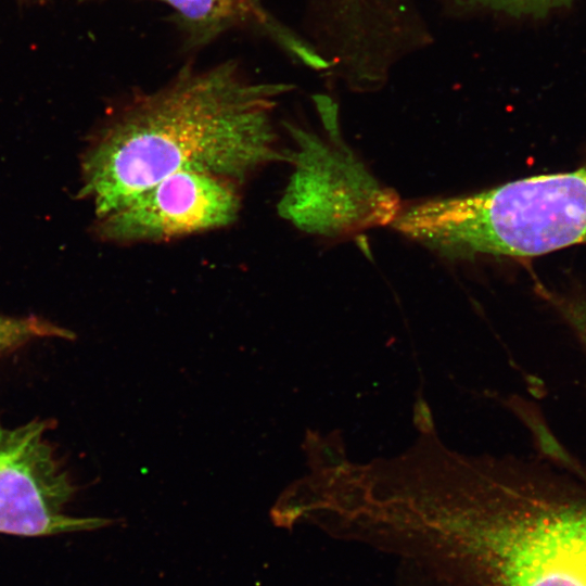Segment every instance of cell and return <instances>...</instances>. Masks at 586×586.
Masks as SVG:
<instances>
[{
	"mask_svg": "<svg viewBox=\"0 0 586 586\" xmlns=\"http://www.w3.org/2000/svg\"><path fill=\"white\" fill-rule=\"evenodd\" d=\"M48 337L73 340L75 334L37 316L0 315V355L33 340Z\"/></svg>",
	"mask_w": 586,
	"mask_h": 586,
	"instance_id": "cell-7",
	"label": "cell"
},
{
	"mask_svg": "<svg viewBox=\"0 0 586 586\" xmlns=\"http://www.w3.org/2000/svg\"><path fill=\"white\" fill-rule=\"evenodd\" d=\"M544 295L573 331L586 353V294L546 290Z\"/></svg>",
	"mask_w": 586,
	"mask_h": 586,
	"instance_id": "cell-10",
	"label": "cell"
},
{
	"mask_svg": "<svg viewBox=\"0 0 586 586\" xmlns=\"http://www.w3.org/2000/svg\"><path fill=\"white\" fill-rule=\"evenodd\" d=\"M241 184L212 174L169 175L97 217L95 231L113 243L162 242L225 228L239 217Z\"/></svg>",
	"mask_w": 586,
	"mask_h": 586,
	"instance_id": "cell-5",
	"label": "cell"
},
{
	"mask_svg": "<svg viewBox=\"0 0 586 586\" xmlns=\"http://www.w3.org/2000/svg\"><path fill=\"white\" fill-rule=\"evenodd\" d=\"M303 448L307 454L308 464L314 475H328L348 464L344 459L341 443L335 434L323 437L317 432L308 430L303 442Z\"/></svg>",
	"mask_w": 586,
	"mask_h": 586,
	"instance_id": "cell-9",
	"label": "cell"
},
{
	"mask_svg": "<svg viewBox=\"0 0 586 586\" xmlns=\"http://www.w3.org/2000/svg\"><path fill=\"white\" fill-rule=\"evenodd\" d=\"M155 1L173 11V20L187 51L201 50L231 30L245 29L266 37L308 66H326L324 60L272 14L262 0Z\"/></svg>",
	"mask_w": 586,
	"mask_h": 586,
	"instance_id": "cell-6",
	"label": "cell"
},
{
	"mask_svg": "<svg viewBox=\"0 0 586 586\" xmlns=\"http://www.w3.org/2000/svg\"><path fill=\"white\" fill-rule=\"evenodd\" d=\"M293 88L251 79L229 60L182 66L156 89L139 92L95 132L81 161V195L95 217L182 170L242 184L270 165L289 163L275 118Z\"/></svg>",
	"mask_w": 586,
	"mask_h": 586,
	"instance_id": "cell-1",
	"label": "cell"
},
{
	"mask_svg": "<svg viewBox=\"0 0 586 586\" xmlns=\"http://www.w3.org/2000/svg\"><path fill=\"white\" fill-rule=\"evenodd\" d=\"M317 496V486L313 475L293 482L280 494L270 509L269 515L272 523L291 531L293 525L313 509Z\"/></svg>",
	"mask_w": 586,
	"mask_h": 586,
	"instance_id": "cell-8",
	"label": "cell"
},
{
	"mask_svg": "<svg viewBox=\"0 0 586 586\" xmlns=\"http://www.w3.org/2000/svg\"><path fill=\"white\" fill-rule=\"evenodd\" d=\"M49 425L33 420L9 428L0 421V533L47 536L114 523L112 519L64 512L76 487L54 457L46 436Z\"/></svg>",
	"mask_w": 586,
	"mask_h": 586,
	"instance_id": "cell-4",
	"label": "cell"
},
{
	"mask_svg": "<svg viewBox=\"0 0 586 586\" xmlns=\"http://www.w3.org/2000/svg\"><path fill=\"white\" fill-rule=\"evenodd\" d=\"M480 7L517 17H543L574 0H467Z\"/></svg>",
	"mask_w": 586,
	"mask_h": 586,
	"instance_id": "cell-11",
	"label": "cell"
},
{
	"mask_svg": "<svg viewBox=\"0 0 586 586\" xmlns=\"http://www.w3.org/2000/svg\"><path fill=\"white\" fill-rule=\"evenodd\" d=\"M399 549L453 586H586V500L470 458L418 495Z\"/></svg>",
	"mask_w": 586,
	"mask_h": 586,
	"instance_id": "cell-2",
	"label": "cell"
},
{
	"mask_svg": "<svg viewBox=\"0 0 586 586\" xmlns=\"http://www.w3.org/2000/svg\"><path fill=\"white\" fill-rule=\"evenodd\" d=\"M413 420L418 430L425 436L434 435V423L430 407L423 398H419L415 405Z\"/></svg>",
	"mask_w": 586,
	"mask_h": 586,
	"instance_id": "cell-13",
	"label": "cell"
},
{
	"mask_svg": "<svg viewBox=\"0 0 586 586\" xmlns=\"http://www.w3.org/2000/svg\"><path fill=\"white\" fill-rule=\"evenodd\" d=\"M403 586H451L435 574L408 562H403Z\"/></svg>",
	"mask_w": 586,
	"mask_h": 586,
	"instance_id": "cell-12",
	"label": "cell"
},
{
	"mask_svg": "<svg viewBox=\"0 0 586 586\" xmlns=\"http://www.w3.org/2000/svg\"><path fill=\"white\" fill-rule=\"evenodd\" d=\"M453 227L470 256L532 258L586 244V163L461 195Z\"/></svg>",
	"mask_w": 586,
	"mask_h": 586,
	"instance_id": "cell-3",
	"label": "cell"
}]
</instances>
